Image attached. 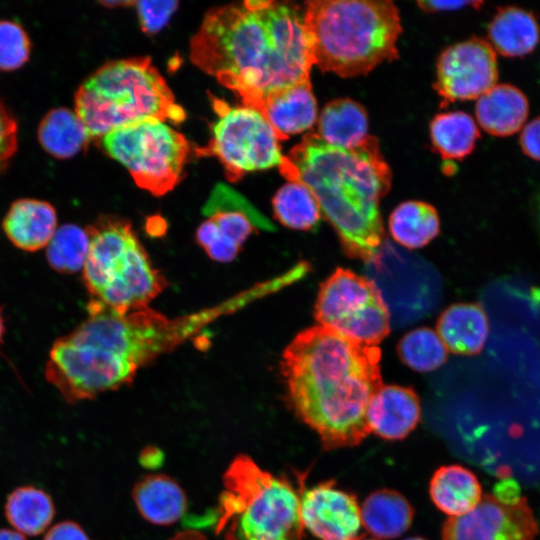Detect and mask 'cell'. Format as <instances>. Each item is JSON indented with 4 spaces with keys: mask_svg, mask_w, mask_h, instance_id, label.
<instances>
[{
    "mask_svg": "<svg viewBox=\"0 0 540 540\" xmlns=\"http://www.w3.org/2000/svg\"><path fill=\"white\" fill-rule=\"evenodd\" d=\"M258 296L254 287L221 305L176 318L149 306L121 314L90 299L87 317L52 345L45 378L70 404L93 399L130 384L141 368Z\"/></svg>",
    "mask_w": 540,
    "mask_h": 540,
    "instance_id": "obj_1",
    "label": "cell"
},
{
    "mask_svg": "<svg viewBox=\"0 0 540 540\" xmlns=\"http://www.w3.org/2000/svg\"><path fill=\"white\" fill-rule=\"evenodd\" d=\"M190 56L253 108L269 94L310 79L314 65L303 9L266 0L211 9L191 41Z\"/></svg>",
    "mask_w": 540,
    "mask_h": 540,
    "instance_id": "obj_2",
    "label": "cell"
},
{
    "mask_svg": "<svg viewBox=\"0 0 540 540\" xmlns=\"http://www.w3.org/2000/svg\"><path fill=\"white\" fill-rule=\"evenodd\" d=\"M380 358L378 346L320 325L302 330L283 351L290 406L325 449L358 445L371 433L366 412L383 386Z\"/></svg>",
    "mask_w": 540,
    "mask_h": 540,
    "instance_id": "obj_3",
    "label": "cell"
},
{
    "mask_svg": "<svg viewBox=\"0 0 540 540\" xmlns=\"http://www.w3.org/2000/svg\"><path fill=\"white\" fill-rule=\"evenodd\" d=\"M279 169L288 181L310 190L347 256L366 263L379 260L384 238L379 203L390 190L392 175L374 136L344 149L308 133Z\"/></svg>",
    "mask_w": 540,
    "mask_h": 540,
    "instance_id": "obj_4",
    "label": "cell"
},
{
    "mask_svg": "<svg viewBox=\"0 0 540 540\" xmlns=\"http://www.w3.org/2000/svg\"><path fill=\"white\" fill-rule=\"evenodd\" d=\"M304 5L313 63L323 72L355 77L398 58L402 28L393 2L313 0Z\"/></svg>",
    "mask_w": 540,
    "mask_h": 540,
    "instance_id": "obj_5",
    "label": "cell"
},
{
    "mask_svg": "<svg viewBox=\"0 0 540 540\" xmlns=\"http://www.w3.org/2000/svg\"><path fill=\"white\" fill-rule=\"evenodd\" d=\"M75 113L90 137H103L147 119H185L164 78L150 58L116 60L94 72L75 93Z\"/></svg>",
    "mask_w": 540,
    "mask_h": 540,
    "instance_id": "obj_6",
    "label": "cell"
},
{
    "mask_svg": "<svg viewBox=\"0 0 540 540\" xmlns=\"http://www.w3.org/2000/svg\"><path fill=\"white\" fill-rule=\"evenodd\" d=\"M215 528L225 540H302L299 494L239 455L224 473Z\"/></svg>",
    "mask_w": 540,
    "mask_h": 540,
    "instance_id": "obj_7",
    "label": "cell"
},
{
    "mask_svg": "<svg viewBox=\"0 0 540 540\" xmlns=\"http://www.w3.org/2000/svg\"><path fill=\"white\" fill-rule=\"evenodd\" d=\"M86 231L90 244L82 273L91 300L126 314L148 307L168 286L128 220L102 216Z\"/></svg>",
    "mask_w": 540,
    "mask_h": 540,
    "instance_id": "obj_8",
    "label": "cell"
},
{
    "mask_svg": "<svg viewBox=\"0 0 540 540\" xmlns=\"http://www.w3.org/2000/svg\"><path fill=\"white\" fill-rule=\"evenodd\" d=\"M102 146L139 187L156 196L179 182L190 151L186 138L160 119L117 128L102 137Z\"/></svg>",
    "mask_w": 540,
    "mask_h": 540,
    "instance_id": "obj_9",
    "label": "cell"
},
{
    "mask_svg": "<svg viewBox=\"0 0 540 540\" xmlns=\"http://www.w3.org/2000/svg\"><path fill=\"white\" fill-rule=\"evenodd\" d=\"M217 120L207 146L197 150L201 156H215L222 163L228 180L237 181L248 172L280 167L284 160L280 139L257 109L232 107L213 99Z\"/></svg>",
    "mask_w": 540,
    "mask_h": 540,
    "instance_id": "obj_10",
    "label": "cell"
},
{
    "mask_svg": "<svg viewBox=\"0 0 540 540\" xmlns=\"http://www.w3.org/2000/svg\"><path fill=\"white\" fill-rule=\"evenodd\" d=\"M320 326L366 345L377 346L390 331V314L376 284L337 268L320 285L314 307Z\"/></svg>",
    "mask_w": 540,
    "mask_h": 540,
    "instance_id": "obj_11",
    "label": "cell"
},
{
    "mask_svg": "<svg viewBox=\"0 0 540 540\" xmlns=\"http://www.w3.org/2000/svg\"><path fill=\"white\" fill-rule=\"evenodd\" d=\"M204 208L209 218L198 227L196 241L216 262L233 261L257 226L269 225L246 199L224 184L215 186Z\"/></svg>",
    "mask_w": 540,
    "mask_h": 540,
    "instance_id": "obj_12",
    "label": "cell"
},
{
    "mask_svg": "<svg viewBox=\"0 0 540 540\" xmlns=\"http://www.w3.org/2000/svg\"><path fill=\"white\" fill-rule=\"evenodd\" d=\"M538 534V522L525 497L507 503L485 494L468 513L447 519L442 540H536Z\"/></svg>",
    "mask_w": 540,
    "mask_h": 540,
    "instance_id": "obj_13",
    "label": "cell"
},
{
    "mask_svg": "<svg viewBox=\"0 0 540 540\" xmlns=\"http://www.w3.org/2000/svg\"><path fill=\"white\" fill-rule=\"evenodd\" d=\"M497 79L496 52L488 41L473 37L441 54L434 87L443 98L442 104L447 105L478 99L496 85Z\"/></svg>",
    "mask_w": 540,
    "mask_h": 540,
    "instance_id": "obj_14",
    "label": "cell"
},
{
    "mask_svg": "<svg viewBox=\"0 0 540 540\" xmlns=\"http://www.w3.org/2000/svg\"><path fill=\"white\" fill-rule=\"evenodd\" d=\"M302 540H362L361 511L354 495L334 482L306 488L300 479Z\"/></svg>",
    "mask_w": 540,
    "mask_h": 540,
    "instance_id": "obj_15",
    "label": "cell"
},
{
    "mask_svg": "<svg viewBox=\"0 0 540 540\" xmlns=\"http://www.w3.org/2000/svg\"><path fill=\"white\" fill-rule=\"evenodd\" d=\"M419 397L410 387L383 385L371 398L366 419L371 432L386 440H400L419 423Z\"/></svg>",
    "mask_w": 540,
    "mask_h": 540,
    "instance_id": "obj_16",
    "label": "cell"
},
{
    "mask_svg": "<svg viewBox=\"0 0 540 540\" xmlns=\"http://www.w3.org/2000/svg\"><path fill=\"white\" fill-rule=\"evenodd\" d=\"M280 140L311 129L317 120V103L310 79L266 96L256 107Z\"/></svg>",
    "mask_w": 540,
    "mask_h": 540,
    "instance_id": "obj_17",
    "label": "cell"
},
{
    "mask_svg": "<svg viewBox=\"0 0 540 540\" xmlns=\"http://www.w3.org/2000/svg\"><path fill=\"white\" fill-rule=\"evenodd\" d=\"M2 227L15 247L35 252L50 242L57 229V214L46 201L19 199L10 206Z\"/></svg>",
    "mask_w": 540,
    "mask_h": 540,
    "instance_id": "obj_18",
    "label": "cell"
},
{
    "mask_svg": "<svg viewBox=\"0 0 540 540\" xmlns=\"http://www.w3.org/2000/svg\"><path fill=\"white\" fill-rule=\"evenodd\" d=\"M436 333L448 352L475 355L485 345L489 323L480 305L457 303L442 312L436 324Z\"/></svg>",
    "mask_w": 540,
    "mask_h": 540,
    "instance_id": "obj_19",
    "label": "cell"
},
{
    "mask_svg": "<svg viewBox=\"0 0 540 540\" xmlns=\"http://www.w3.org/2000/svg\"><path fill=\"white\" fill-rule=\"evenodd\" d=\"M529 113L525 94L510 84H496L477 99L478 124L493 136L505 137L524 127Z\"/></svg>",
    "mask_w": 540,
    "mask_h": 540,
    "instance_id": "obj_20",
    "label": "cell"
},
{
    "mask_svg": "<svg viewBox=\"0 0 540 540\" xmlns=\"http://www.w3.org/2000/svg\"><path fill=\"white\" fill-rule=\"evenodd\" d=\"M488 38L495 52L520 57L536 48L540 27L531 12L515 6L502 7L488 25Z\"/></svg>",
    "mask_w": 540,
    "mask_h": 540,
    "instance_id": "obj_21",
    "label": "cell"
},
{
    "mask_svg": "<svg viewBox=\"0 0 540 540\" xmlns=\"http://www.w3.org/2000/svg\"><path fill=\"white\" fill-rule=\"evenodd\" d=\"M132 495L140 514L158 525L178 521L187 506L181 487L165 475L144 476L136 483Z\"/></svg>",
    "mask_w": 540,
    "mask_h": 540,
    "instance_id": "obj_22",
    "label": "cell"
},
{
    "mask_svg": "<svg viewBox=\"0 0 540 540\" xmlns=\"http://www.w3.org/2000/svg\"><path fill=\"white\" fill-rule=\"evenodd\" d=\"M429 492L436 507L450 517L468 513L482 498L477 477L460 465L437 469L431 478Z\"/></svg>",
    "mask_w": 540,
    "mask_h": 540,
    "instance_id": "obj_23",
    "label": "cell"
},
{
    "mask_svg": "<svg viewBox=\"0 0 540 540\" xmlns=\"http://www.w3.org/2000/svg\"><path fill=\"white\" fill-rule=\"evenodd\" d=\"M365 109L351 99H336L325 105L317 120V135L327 144L350 149L367 138Z\"/></svg>",
    "mask_w": 540,
    "mask_h": 540,
    "instance_id": "obj_24",
    "label": "cell"
},
{
    "mask_svg": "<svg viewBox=\"0 0 540 540\" xmlns=\"http://www.w3.org/2000/svg\"><path fill=\"white\" fill-rule=\"evenodd\" d=\"M360 511L363 527L381 539L399 537L410 527L413 519L409 502L403 495L390 489L371 493Z\"/></svg>",
    "mask_w": 540,
    "mask_h": 540,
    "instance_id": "obj_25",
    "label": "cell"
},
{
    "mask_svg": "<svg viewBox=\"0 0 540 540\" xmlns=\"http://www.w3.org/2000/svg\"><path fill=\"white\" fill-rule=\"evenodd\" d=\"M4 513L13 530L24 536H38L50 527L56 511L45 490L23 485L7 496Z\"/></svg>",
    "mask_w": 540,
    "mask_h": 540,
    "instance_id": "obj_26",
    "label": "cell"
},
{
    "mask_svg": "<svg viewBox=\"0 0 540 540\" xmlns=\"http://www.w3.org/2000/svg\"><path fill=\"white\" fill-rule=\"evenodd\" d=\"M90 135L78 115L67 108H55L41 120L38 139L50 155L67 159L83 150Z\"/></svg>",
    "mask_w": 540,
    "mask_h": 540,
    "instance_id": "obj_27",
    "label": "cell"
},
{
    "mask_svg": "<svg viewBox=\"0 0 540 540\" xmlns=\"http://www.w3.org/2000/svg\"><path fill=\"white\" fill-rule=\"evenodd\" d=\"M391 236L409 249L422 248L440 231L436 209L422 201H406L398 205L389 217Z\"/></svg>",
    "mask_w": 540,
    "mask_h": 540,
    "instance_id": "obj_28",
    "label": "cell"
},
{
    "mask_svg": "<svg viewBox=\"0 0 540 540\" xmlns=\"http://www.w3.org/2000/svg\"><path fill=\"white\" fill-rule=\"evenodd\" d=\"M430 136L433 147L444 160H460L473 151L480 132L470 115L453 111L433 118Z\"/></svg>",
    "mask_w": 540,
    "mask_h": 540,
    "instance_id": "obj_29",
    "label": "cell"
},
{
    "mask_svg": "<svg viewBox=\"0 0 540 540\" xmlns=\"http://www.w3.org/2000/svg\"><path fill=\"white\" fill-rule=\"evenodd\" d=\"M272 207L275 218L282 225L294 230H312L322 216L313 194L305 185L296 181H288L276 192Z\"/></svg>",
    "mask_w": 540,
    "mask_h": 540,
    "instance_id": "obj_30",
    "label": "cell"
},
{
    "mask_svg": "<svg viewBox=\"0 0 540 540\" xmlns=\"http://www.w3.org/2000/svg\"><path fill=\"white\" fill-rule=\"evenodd\" d=\"M89 235L76 224L58 227L46 246L49 265L57 272L72 274L83 270L88 251Z\"/></svg>",
    "mask_w": 540,
    "mask_h": 540,
    "instance_id": "obj_31",
    "label": "cell"
},
{
    "mask_svg": "<svg viewBox=\"0 0 540 540\" xmlns=\"http://www.w3.org/2000/svg\"><path fill=\"white\" fill-rule=\"evenodd\" d=\"M403 363L418 372H429L442 366L448 357V350L438 334L421 327L405 334L397 347Z\"/></svg>",
    "mask_w": 540,
    "mask_h": 540,
    "instance_id": "obj_32",
    "label": "cell"
},
{
    "mask_svg": "<svg viewBox=\"0 0 540 540\" xmlns=\"http://www.w3.org/2000/svg\"><path fill=\"white\" fill-rule=\"evenodd\" d=\"M31 50L30 39L17 22L0 21V70L12 71L18 69L29 58Z\"/></svg>",
    "mask_w": 540,
    "mask_h": 540,
    "instance_id": "obj_33",
    "label": "cell"
},
{
    "mask_svg": "<svg viewBox=\"0 0 540 540\" xmlns=\"http://www.w3.org/2000/svg\"><path fill=\"white\" fill-rule=\"evenodd\" d=\"M144 32H159L176 11V1H136L134 3Z\"/></svg>",
    "mask_w": 540,
    "mask_h": 540,
    "instance_id": "obj_34",
    "label": "cell"
},
{
    "mask_svg": "<svg viewBox=\"0 0 540 540\" xmlns=\"http://www.w3.org/2000/svg\"><path fill=\"white\" fill-rule=\"evenodd\" d=\"M18 128L15 118L0 100V174L7 168L17 149Z\"/></svg>",
    "mask_w": 540,
    "mask_h": 540,
    "instance_id": "obj_35",
    "label": "cell"
},
{
    "mask_svg": "<svg viewBox=\"0 0 540 540\" xmlns=\"http://www.w3.org/2000/svg\"><path fill=\"white\" fill-rule=\"evenodd\" d=\"M519 141L522 151L528 157L540 161V117L524 125Z\"/></svg>",
    "mask_w": 540,
    "mask_h": 540,
    "instance_id": "obj_36",
    "label": "cell"
},
{
    "mask_svg": "<svg viewBox=\"0 0 540 540\" xmlns=\"http://www.w3.org/2000/svg\"><path fill=\"white\" fill-rule=\"evenodd\" d=\"M43 540H93L76 522L65 520L51 526Z\"/></svg>",
    "mask_w": 540,
    "mask_h": 540,
    "instance_id": "obj_37",
    "label": "cell"
},
{
    "mask_svg": "<svg viewBox=\"0 0 540 540\" xmlns=\"http://www.w3.org/2000/svg\"><path fill=\"white\" fill-rule=\"evenodd\" d=\"M421 9L428 12L450 11L463 8L467 5H481V2L470 1H418Z\"/></svg>",
    "mask_w": 540,
    "mask_h": 540,
    "instance_id": "obj_38",
    "label": "cell"
},
{
    "mask_svg": "<svg viewBox=\"0 0 540 540\" xmlns=\"http://www.w3.org/2000/svg\"><path fill=\"white\" fill-rule=\"evenodd\" d=\"M170 540H206L205 537L195 530H185L177 533Z\"/></svg>",
    "mask_w": 540,
    "mask_h": 540,
    "instance_id": "obj_39",
    "label": "cell"
},
{
    "mask_svg": "<svg viewBox=\"0 0 540 540\" xmlns=\"http://www.w3.org/2000/svg\"><path fill=\"white\" fill-rule=\"evenodd\" d=\"M0 540H27L26 537L13 529L0 528Z\"/></svg>",
    "mask_w": 540,
    "mask_h": 540,
    "instance_id": "obj_40",
    "label": "cell"
},
{
    "mask_svg": "<svg viewBox=\"0 0 540 540\" xmlns=\"http://www.w3.org/2000/svg\"><path fill=\"white\" fill-rule=\"evenodd\" d=\"M134 3H135L134 1H105V2H102L103 5H106L108 7L134 5Z\"/></svg>",
    "mask_w": 540,
    "mask_h": 540,
    "instance_id": "obj_41",
    "label": "cell"
},
{
    "mask_svg": "<svg viewBox=\"0 0 540 540\" xmlns=\"http://www.w3.org/2000/svg\"><path fill=\"white\" fill-rule=\"evenodd\" d=\"M4 335H5L4 317L2 314V310L0 308V352H1V346L3 345Z\"/></svg>",
    "mask_w": 540,
    "mask_h": 540,
    "instance_id": "obj_42",
    "label": "cell"
},
{
    "mask_svg": "<svg viewBox=\"0 0 540 540\" xmlns=\"http://www.w3.org/2000/svg\"><path fill=\"white\" fill-rule=\"evenodd\" d=\"M404 540H425V539H423L421 537H409V538H406Z\"/></svg>",
    "mask_w": 540,
    "mask_h": 540,
    "instance_id": "obj_43",
    "label": "cell"
},
{
    "mask_svg": "<svg viewBox=\"0 0 540 540\" xmlns=\"http://www.w3.org/2000/svg\"><path fill=\"white\" fill-rule=\"evenodd\" d=\"M538 215H539V223H540V199H539V203H538Z\"/></svg>",
    "mask_w": 540,
    "mask_h": 540,
    "instance_id": "obj_44",
    "label": "cell"
},
{
    "mask_svg": "<svg viewBox=\"0 0 540 540\" xmlns=\"http://www.w3.org/2000/svg\"><path fill=\"white\" fill-rule=\"evenodd\" d=\"M362 540H375V539H362Z\"/></svg>",
    "mask_w": 540,
    "mask_h": 540,
    "instance_id": "obj_45",
    "label": "cell"
}]
</instances>
